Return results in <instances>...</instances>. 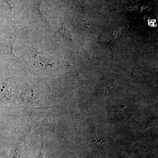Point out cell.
<instances>
[{
	"label": "cell",
	"instance_id": "cell-1",
	"mask_svg": "<svg viewBox=\"0 0 158 158\" xmlns=\"http://www.w3.org/2000/svg\"><path fill=\"white\" fill-rule=\"evenodd\" d=\"M32 49L34 50L35 59L38 64L43 65H50L52 66L56 63V59L54 57L43 52L37 51L33 47Z\"/></svg>",
	"mask_w": 158,
	"mask_h": 158
},
{
	"label": "cell",
	"instance_id": "cell-2",
	"mask_svg": "<svg viewBox=\"0 0 158 158\" xmlns=\"http://www.w3.org/2000/svg\"><path fill=\"white\" fill-rule=\"evenodd\" d=\"M4 2H5L6 4H8L9 5V8H13V0H3Z\"/></svg>",
	"mask_w": 158,
	"mask_h": 158
},
{
	"label": "cell",
	"instance_id": "cell-3",
	"mask_svg": "<svg viewBox=\"0 0 158 158\" xmlns=\"http://www.w3.org/2000/svg\"><path fill=\"white\" fill-rule=\"evenodd\" d=\"M36 158H44V152L43 146L40 149L39 155L37 156Z\"/></svg>",
	"mask_w": 158,
	"mask_h": 158
}]
</instances>
